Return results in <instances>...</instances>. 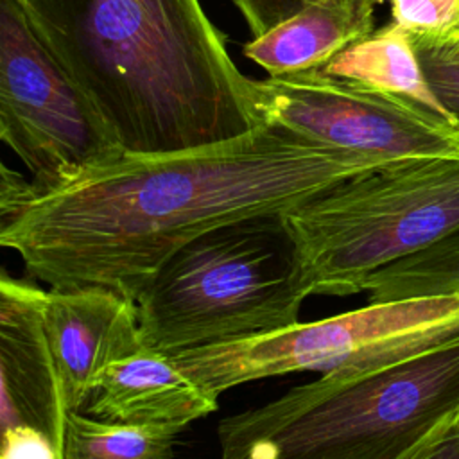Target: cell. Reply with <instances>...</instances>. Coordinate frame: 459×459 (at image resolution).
<instances>
[{
    "label": "cell",
    "instance_id": "obj_1",
    "mask_svg": "<svg viewBox=\"0 0 459 459\" xmlns=\"http://www.w3.org/2000/svg\"><path fill=\"white\" fill-rule=\"evenodd\" d=\"M380 167L262 122L212 147L124 152L59 190L34 194L0 228V244L48 287L100 285L134 301L160 265L195 237L238 219L289 212Z\"/></svg>",
    "mask_w": 459,
    "mask_h": 459
},
{
    "label": "cell",
    "instance_id": "obj_2",
    "mask_svg": "<svg viewBox=\"0 0 459 459\" xmlns=\"http://www.w3.org/2000/svg\"><path fill=\"white\" fill-rule=\"evenodd\" d=\"M129 154L240 138L262 120L253 79L199 0H18Z\"/></svg>",
    "mask_w": 459,
    "mask_h": 459
},
{
    "label": "cell",
    "instance_id": "obj_3",
    "mask_svg": "<svg viewBox=\"0 0 459 459\" xmlns=\"http://www.w3.org/2000/svg\"><path fill=\"white\" fill-rule=\"evenodd\" d=\"M459 409V344L360 375H321L219 423L221 459H396Z\"/></svg>",
    "mask_w": 459,
    "mask_h": 459
},
{
    "label": "cell",
    "instance_id": "obj_4",
    "mask_svg": "<svg viewBox=\"0 0 459 459\" xmlns=\"http://www.w3.org/2000/svg\"><path fill=\"white\" fill-rule=\"evenodd\" d=\"M310 294L283 213H269L186 242L134 303L143 344L178 355L290 328Z\"/></svg>",
    "mask_w": 459,
    "mask_h": 459
},
{
    "label": "cell",
    "instance_id": "obj_5",
    "mask_svg": "<svg viewBox=\"0 0 459 459\" xmlns=\"http://www.w3.org/2000/svg\"><path fill=\"white\" fill-rule=\"evenodd\" d=\"M312 294L351 296L459 230V158L402 160L283 212Z\"/></svg>",
    "mask_w": 459,
    "mask_h": 459
},
{
    "label": "cell",
    "instance_id": "obj_6",
    "mask_svg": "<svg viewBox=\"0 0 459 459\" xmlns=\"http://www.w3.org/2000/svg\"><path fill=\"white\" fill-rule=\"evenodd\" d=\"M454 344H459V292L368 303L321 321L172 357L194 380L221 394L287 373H369Z\"/></svg>",
    "mask_w": 459,
    "mask_h": 459
},
{
    "label": "cell",
    "instance_id": "obj_7",
    "mask_svg": "<svg viewBox=\"0 0 459 459\" xmlns=\"http://www.w3.org/2000/svg\"><path fill=\"white\" fill-rule=\"evenodd\" d=\"M0 136L30 170L36 195L124 154L18 0H0Z\"/></svg>",
    "mask_w": 459,
    "mask_h": 459
},
{
    "label": "cell",
    "instance_id": "obj_8",
    "mask_svg": "<svg viewBox=\"0 0 459 459\" xmlns=\"http://www.w3.org/2000/svg\"><path fill=\"white\" fill-rule=\"evenodd\" d=\"M262 122L387 165L459 158V127L421 104L307 70L255 81Z\"/></svg>",
    "mask_w": 459,
    "mask_h": 459
},
{
    "label": "cell",
    "instance_id": "obj_9",
    "mask_svg": "<svg viewBox=\"0 0 459 459\" xmlns=\"http://www.w3.org/2000/svg\"><path fill=\"white\" fill-rule=\"evenodd\" d=\"M43 321L70 414L86 411L115 360L145 346L136 303L100 285L50 287Z\"/></svg>",
    "mask_w": 459,
    "mask_h": 459
},
{
    "label": "cell",
    "instance_id": "obj_10",
    "mask_svg": "<svg viewBox=\"0 0 459 459\" xmlns=\"http://www.w3.org/2000/svg\"><path fill=\"white\" fill-rule=\"evenodd\" d=\"M45 290L2 274L0 384L2 429L29 425L65 455L68 409L43 321Z\"/></svg>",
    "mask_w": 459,
    "mask_h": 459
},
{
    "label": "cell",
    "instance_id": "obj_11",
    "mask_svg": "<svg viewBox=\"0 0 459 459\" xmlns=\"http://www.w3.org/2000/svg\"><path fill=\"white\" fill-rule=\"evenodd\" d=\"M219 407V394L194 380L172 355L142 346L100 377L86 412L109 421L183 430Z\"/></svg>",
    "mask_w": 459,
    "mask_h": 459
},
{
    "label": "cell",
    "instance_id": "obj_12",
    "mask_svg": "<svg viewBox=\"0 0 459 459\" xmlns=\"http://www.w3.org/2000/svg\"><path fill=\"white\" fill-rule=\"evenodd\" d=\"M382 0H317L294 18L244 45V56L269 75H289L323 66L373 32Z\"/></svg>",
    "mask_w": 459,
    "mask_h": 459
},
{
    "label": "cell",
    "instance_id": "obj_13",
    "mask_svg": "<svg viewBox=\"0 0 459 459\" xmlns=\"http://www.w3.org/2000/svg\"><path fill=\"white\" fill-rule=\"evenodd\" d=\"M314 70L350 84L412 100L454 124L430 88L411 34L393 20Z\"/></svg>",
    "mask_w": 459,
    "mask_h": 459
},
{
    "label": "cell",
    "instance_id": "obj_14",
    "mask_svg": "<svg viewBox=\"0 0 459 459\" xmlns=\"http://www.w3.org/2000/svg\"><path fill=\"white\" fill-rule=\"evenodd\" d=\"M179 430L131 425L72 412L66 423L65 459H172Z\"/></svg>",
    "mask_w": 459,
    "mask_h": 459
},
{
    "label": "cell",
    "instance_id": "obj_15",
    "mask_svg": "<svg viewBox=\"0 0 459 459\" xmlns=\"http://www.w3.org/2000/svg\"><path fill=\"white\" fill-rule=\"evenodd\" d=\"M364 292H368V303L459 292V230L377 271Z\"/></svg>",
    "mask_w": 459,
    "mask_h": 459
},
{
    "label": "cell",
    "instance_id": "obj_16",
    "mask_svg": "<svg viewBox=\"0 0 459 459\" xmlns=\"http://www.w3.org/2000/svg\"><path fill=\"white\" fill-rule=\"evenodd\" d=\"M430 88L459 127V34H411Z\"/></svg>",
    "mask_w": 459,
    "mask_h": 459
},
{
    "label": "cell",
    "instance_id": "obj_17",
    "mask_svg": "<svg viewBox=\"0 0 459 459\" xmlns=\"http://www.w3.org/2000/svg\"><path fill=\"white\" fill-rule=\"evenodd\" d=\"M391 14L409 34H459V0H391Z\"/></svg>",
    "mask_w": 459,
    "mask_h": 459
},
{
    "label": "cell",
    "instance_id": "obj_18",
    "mask_svg": "<svg viewBox=\"0 0 459 459\" xmlns=\"http://www.w3.org/2000/svg\"><path fill=\"white\" fill-rule=\"evenodd\" d=\"M244 16L253 38H260L294 18L307 5L317 0H231Z\"/></svg>",
    "mask_w": 459,
    "mask_h": 459
},
{
    "label": "cell",
    "instance_id": "obj_19",
    "mask_svg": "<svg viewBox=\"0 0 459 459\" xmlns=\"http://www.w3.org/2000/svg\"><path fill=\"white\" fill-rule=\"evenodd\" d=\"M396 459H459V409L443 416Z\"/></svg>",
    "mask_w": 459,
    "mask_h": 459
},
{
    "label": "cell",
    "instance_id": "obj_20",
    "mask_svg": "<svg viewBox=\"0 0 459 459\" xmlns=\"http://www.w3.org/2000/svg\"><path fill=\"white\" fill-rule=\"evenodd\" d=\"M0 459H65V455L39 429L16 425L2 429Z\"/></svg>",
    "mask_w": 459,
    "mask_h": 459
}]
</instances>
